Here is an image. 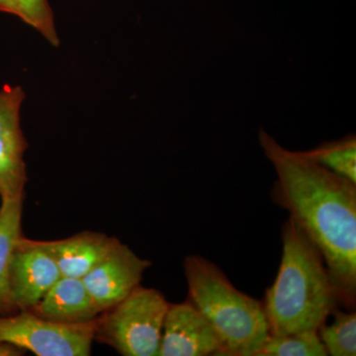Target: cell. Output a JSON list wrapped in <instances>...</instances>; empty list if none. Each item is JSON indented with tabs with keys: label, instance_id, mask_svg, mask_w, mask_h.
I'll list each match as a JSON object with an SVG mask.
<instances>
[{
	"label": "cell",
	"instance_id": "9c48e42d",
	"mask_svg": "<svg viewBox=\"0 0 356 356\" xmlns=\"http://www.w3.org/2000/svg\"><path fill=\"white\" fill-rule=\"evenodd\" d=\"M222 339L188 300L170 304L158 356H222Z\"/></svg>",
	"mask_w": 356,
	"mask_h": 356
},
{
	"label": "cell",
	"instance_id": "ba28073f",
	"mask_svg": "<svg viewBox=\"0 0 356 356\" xmlns=\"http://www.w3.org/2000/svg\"><path fill=\"white\" fill-rule=\"evenodd\" d=\"M151 261L121 242L83 278L100 312L106 311L139 286Z\"/></svg>",
	"mask_w": 356,
	"mask_h": 356
},
{
	"label": "cell",
	"instance_id": "7c38bea8",
	"mask_svg": "<svg viewBox=\"0 0 356 356\" xmlns=\"http://www.w3.org/2000/svg\"><path fill=\"white\" fill-rule=\"evenodd\" d=\"M23 199H1L0 204V316L18 311L11 297L9 275L14 250L22 236Z\"/></svg>",
	"mask_w": 356,
	"mask_h": 356
},
{
	"label": "cell",
	"instance_id": "8992f818",
	"mask_svg": "<svg viewBox=\"0 0 356 356\" xmlns=\"http://www.w3.org/2000/svg\"><path fill=\"white\" fill-rule=\"evenodd\" d=\"M25 93L20 86L0 89V199L24 196L27 140L21 128Z\"/></svg>",
	"mask_w": 356,
	"mask_h": 356
},
{
	"label": "cell",
	"instance_id": "30bf717a",
	"mask_svg": "<svg viewBox=\"0 0 356 356\" xmlns=\"http://www.w3.org/2000/svg\"><path fill=\"white\" fill-rule=\"evenodd\" d=\"M54 257L62 276L83 278L120 242L114 236L83 232L57 241H40Z\"/></svg>",
	"mask_w": 356,
	"mask_h": 356
},
{
	"label": "cell",
	"instance_id": "9a60e30c",
	"mask_svg": "<svg viewBox=\"0 0 356 356\" xmlns=\"http://www.w3.org/2000/svg\"><path fill=\"white\" fill-rule=\"evenodd\" d=\"M318 331L269 336L255 356H327Z\"/></svg>",
	"mask_w": 356,
	"mask_h": 356
},
{
	"label": "cell",
	"instance_id": "3957f363",
	"mask_svg": "<svg viewBox=\"0 0 356 356\" xmlns=\"http://www.w3.org/2000/svg\"><path fill=\"white\" fill-rule=\"evenodd\" d=\"M184 268L187 300L222 339V356H255L270 336L262 301L236 289L205 257L188 255Z\"/></svg>",
	"mask_w": 356,
	"mask_h": 356
},
{
	"label": "cell",
	"instance_id": "5b68a950",
	"mask_svg": "<svg viewBox=\"0 0 356 356\" xmlns=\"http://www.w3.org/2000/svg\"><path fill=\"white\" fill-rule=\"evenodd\" d=\"M95 321L60 324L20 310L0 316V343L37 356H88L95 341Z\"/></svg>",
	"mask_w": 356,
	"mask_h": 356
},
{
	"label": "cell",
	"instance_id": "e0dca14e",
	"mask_svg": "<svg viewBox=\"0 0 356 356\" xmlns=\"http://www.w3.org/2000/svg\"><path fill=\"white\" fill-rule=\"evenodd\" d=\"M23 350L10 344L0 343V356H17L22 355Z\"/></svg>",
	"mask_w": 356,
	"mask_h": 356
},
{
	"label": "cell",
	"instance_id": "7a4b0ae2",
	"mask_svg": "<svg viewBox=\"0 0 356 356\" xmlns=\"http://www.w3.org/2000/svg\"><path fill=\"white\" fill-rule=\"evenodd\" d=\"M282 255L277 275L262 305L273 337L318 331L339 308V295L324 257L297 222L281 227Z\"/></svg>",
	"mask_w": 356,
	"mask_h": 356
},
{
	"label": "cell",
	"instance_id": "277c9868",
	"mask_svg": "<svg viewBox=\"0 0 356 356\" xmlns=\"http://www.w3.org/2000/svg\"><path fill=\"white\" fill-rule=\"evenodd\" d=\"M170 305L159 290L139 285L98 316L95 339L123 356H158Z\"/></svg>",
	"mask_w": 356,
	"mask_h": 356
},
{
	"label": "cell",
	"instance_id": "5bb4252c",
	"mask_svg": "<svg viewBox=\"0 0 356 356\" xmlns=\"http://www.w3.org/2000/svg\"><path fill=\"white\" fill-rule=\"evenodd\" d=\"M318 334L327 355L355 356V311H341L337 308L318 327Z\"/></svg>",
	"mask_w": 356,
	"mask_h": 356
},
{
	"label": "cell",
	"instance_id": "4fadbf2b",
	"mask_svg": "<svg viewBox=\"0 0 356 356\" xmlns=\"http://www.w3.org/2000/svg\"><path fill=\"white\" fill-rule=\"evenodd\" d=\"M301 154L325 170L356 184L355 135L324 143Z\"/></svg>",
	"mask_w": 356,
	"mask_h": 356
},
{
	"label": "cell",
	"instance_id": "8fae6325",
	"mask_svg": "<svg viewBox=\"0 0 356 356\" xmlns=\"http://www.w3.org/2000/svg\"><path fill=\"white\" fill-rule=\"evenodd\" d=\"M39 317L60 324H83L102 314L81 278L60 276L32 309Z\"/></svg>",
	"mask_w": 356,
	"mask_h": 356
},
{
	"label": "cell",
	"instance_id": "ac0fdd59",
	"mask_svg": "<svg viewBox=\"0 0 356 356\" xmlns=\"http://www.w3.org/2000/svg\"><path fill=\"white\" fill-rule=\"evenodd\" d=\"M0 13L17 16V10L14 6L13 0H0Z\"/></svg>",
	"mask_w": 356,
	"mask_h": 356
},
{
	"label": "cell",
	"instance_id": "2e32d148",
	"mask_svg": "<svg viewBox=\"0 0 356 356\" xmlns=\"http://www.w3.org/2000/svg\"><path fill=\"white\" fill-rule=\"evenodd\" d=\"M17 17L38 31L54 47L60 44L54 13L49 0H13Z\"/></svg>",
	"mask_w": 356,
	"mask_h": 356
},
{
	"label": "cell",
	"instance_id": "6da1fadb",
	"mask_svg": "<svg viewBox=\"0 0 356 356\" xmlns=\"http://www.w3.org/2000/svg\"><path fill=\"white\" fill-rule=\"evenodd\" d=\"M259 144L275 170L271 198L289 213L324 257L339 304L356 305V184L325 170L301 152L281 146L266 131Z\"/></svg>",
	"mask_w": 356,
	"mask_h": 356
},
{
	"label": "cell",
	"instance_id": "52a82bcc",
	"mask_svg": "<svg viewBox=\"0 0 356 356\" xmlns=\"http://www.w3.org/2000/svg\"><path fill=\"white\" fill-rule=\"evenodd\" d=\"M60 276L57 262L41 242L21 236L14 250L9 275L16 309L32 310Z\"/></svg>",
	"mask_w": 356,
	"mask_h": 356
}]
</instances>
